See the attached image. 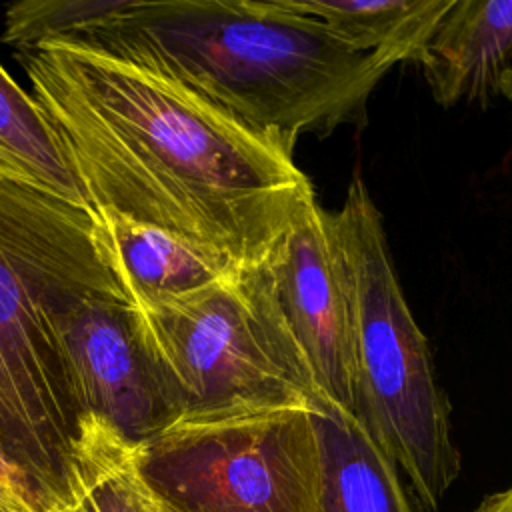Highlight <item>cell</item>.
<instances>
[{
    "mask_svg": "<svg viewBox=\"0 0 512 512\" xmlns=\"http://www.w3.org/2000/svg\"><path fill=\"white\" fill-rule=\"evenodd\" d=\"M60 338L86 414L136 446L176 420L138 348L120 282L74 298L60 316Z\"/></svg>",
    "mask_w": 512,
    "mask_h": 512,
    "instance_id": "8",
    "label": "cell"
},
{
    "mask_svg": "<svg viewBox=\"0 0 512 512\" xmlns=\"http://www.w3.org/2000/svg\"><path fill=\"white\" fill-rule=\"evenodd\" d=\"M474 512H512V486L492 496H486Z\"/></svg>",
    "mask_w": 512,
    "mask_h": 512,
    "instance_id": "17",
    "label": "cell"
},
{
    "mask_svg": "<svg viewBox=\"0 0 512 512\" xmlns=\"http://www.w3.org/2000/svg\"><path fill=\"white\" fill-rule=\"evenodd\" d=\"M312 420L320 444L318 512H416L398 468L354 414L322 402Z\"/></svg>",
    "mask_w": 512,
    "mask_h": 512,
    "instance_id": "11",
    "label": "cell"
},
{
    "mask_svg": "<svg viewBox=\"0 0 512 512\" xmlns=\"http://www.w3.org/2000/svg\"><path fill=\"white\" fill-rule=\"evenodd\" d=\"M50 502L0 446V512H50Z\"/></svg>",
    "mask_w": 512,
    "mask_h": 512,
    "instance_id": "16",
    "label": "cell"
},
{
    "mask_svg": "<svg viewBox=\"0 0 512 512\" xmlns=\"http://www.w3.org/2000/svg\"><path fill=\"white\" fill-rule=\"evenodd\" d=\"M16 58L94 212L174 232L244 268L316 200L294 154L146 62L66 40Z\"/></svg>",
    "mask_w": 512,
    "mask_h": 512,
    "instance_id": "1",
    "label": "cell"
},
{
    "mask_svg": "<svg viewBox=\"0 0 512 512\" xmlns=\"http://www.w3.org/2000/svg\"><path fill=\"white\" fill-rule=\"evenodd\" d=\"M322 400L354 414V352L330 212L308 202L266 254L240 268Z\"/></svg>",
    "mask_w": 512,
    "mask_h": 512,
    "instance_id": "7",
    "label": "cell"
},
{
    "mask_svg": "<svg viewBox=\"0 0 512 512\" xmlns=\"http://www.w3.org/2000/svg\"><path fill=\"white\" fill-rule=\"evenodd\" d=\"M66 42L146 62L290 154L304 134L358 124L398 64L286 0H128Z\"/></svg>",
    "mask_w": 512,
    "mask_h": 512,
    "instance_id": "2",
    "label": "cell"
},
{
    "mask_svg": "<svg viewBox=\"0 0 512 512\" xmlns=\"http://www.w3.org/2000/svg\"><path fill=\"white\" fill-rule=\"evenodd\" d=\"M330 228L348 298L354 352V416L402 468L424 512H438L460 474L450 406L424 332L398 282L380 210L352 178Z\"/></svg>",
    "mask_w": 512,
    "mask_h": 512,
    "instance_id": "4",
    "label": "cell"
},
{
    "mask_svg": "<svg viewBox=\"0 0 512 512\" xmlns=\"http://www.w3.org/2000/svg\"><path fill=\"white\" fill-rule=\"evenodd\" d=\"M116 282L90 206L0 174V446L52 510L70 502L88 416L64 354L60 316L80 294Z\"/></svg>",
    "mask_w": 512,
    "mask_h": 512,
    "instance_id": "3",
    "label": "cell"
},
{
    "mask_svg": "<svg viewBox=\"0 0 512 512\" xmlns=\"http://www.w3.org/2000/svg\"><path fill=\"white\" fill-rule=\"evenodd\" d=\"M434 100H512V0H452L418 60Z\"/></svg>",
    "mask_w": 512,
    "mask_h": 512,
    "instance_id": "9",
    "label": "cell"
},
{
    "mask_svg": "<svg viewBox=\"0 0 512 512\" xmlns=\"http://www.w3.org/2000/svg\"><path fill=\"white\" fill-rule=\"evenodd\" d=\"M94 216L100 250L126 298L178 296L240 270L224 254L174 232L116 212H94Z\"/></svg>",
    "mask_w": 512,
    "mask_h": 512,
    "instance_id": "10",
    "label": "cell"
},
{
    "mask_svg": "<svg viewBox=\"0 0 512 512\" xmlns=\"http://www.w3.org/2000/svg\"><path fill=\"white\" fill-rule=\"evenodd\" d=\"M0 174H8V176H18V178H28V180H32V178L24 172V168H22L10 154H6L2 148H0Z\"/></svg>",
    "mask_w": 512,
    "mask_h": 512,
    "instance_id": "18",
    "label": "cell"
},
{
    "mask_svg": "<svg viewBox=\"0 0 512 512\" xmlns=\"http://www.w3.org/2000/svg\"><path fill=\"white\" fill-rule=\"evenodd\" d=\"M136 470L160 512H318L308 406L182 416L136 446Z\"/></svg>",
    "mask_w": 512,
    "mask_h": 512,
    "instance_id": "6",
    "label": "cell"
},
{
    "mask_svg": "<svg viewBox=\"0 0 512 512\" xmlns=\"http://www.w3.org/2000/svg\"><path fill=\"white\" fill-rule=\"evenodd\" d=\"M0 148L38 184L86 204L44 112L0 66ZM88 206V204H86Z\"/></svg>",
    "mask_w": 512,
    "mask_h": 512,
    "instance_id": "14",
    "label": "cell"
},
{
    "mask_svg": "<svg viewBox=\"0 0 512 512\" xmlns=\"http://www.w3.org/2000/svg\"><path fill=\"white\" fill-rule=\"evenodd\" d=\"M52 512H160L136 470V444L88 414L74 452L72 496Z\"/></svg>",
    "mask_w": 512,
    "mask_h": 512,
    "instance_id": "13",
    "label": "cell"
},
{
    "mask_svg": "<svg viewBox=\"0 0 512 512\" xmlns=\"http://www.w3.org/2000/svg\"><path fill=\"white\" fill-rule=\"evenodd\" d=\"M128 0H26L4 12L2 42L16 52L56 40H74L120 12Z\"/></svg>",
    "mask_w": 512,
    "mask_h": 512,
    "instance_id": "15",
    "label": "cell"
},
{
    "mask_svg": "<svg viewBox=\"0 0 512 512\" xmlns=\"http://www.w3.org/2000/svg\"><path fill=\"white\" fill-rule=\"evenodd\" d=\"M360 52L418 60L452 0H286Z\"/></svg>",
    "mask_w": 512,
    "mask_h": 512,
    "instance_id": "12",
    "label": "cell"
},
{
    "mask_svg": "<svg viewBox=\"0 0 512 512\" xmlns=\"http://www.w3.org/2000/svg\"><path fill=\"white\" fill-rule=\"evenodd\" d=\"M126 300L138 348L176 420L326 402L240 270L194 292Z\"/></svg>",
    "mask_w": 512,
    "mask_h": 512,
    "instance_id": "5",
    "label": "cell"
}]
</instances>
